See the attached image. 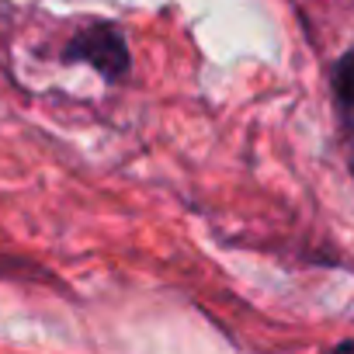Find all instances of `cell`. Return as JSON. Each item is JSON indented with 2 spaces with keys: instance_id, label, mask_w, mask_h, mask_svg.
<instances>
[{
  "instance_id": "obj_1",
  "label": "cell",
  "mask_w": 354,
  "mask_h": 354,
  "mask_svg": "<svg viewBox=\"0 0 354 354\" xmlns=\"http://www.w3.org/2000/svg\"><path fill=\"white\" fill-rule=\"evenodd\" d=\"M66 59H80V63H91L101 77H118L129 70V49L122 42V35L108 25H91L84 28L70 49H66Z\"/></svg>"
},
{
  "instance_id": "obj_2",
  "label": "cell",
  "mask_w": 354,
  "mask_h": 354,
  "mask_svg": "<svg viewBox=\"0 0 354 354\" xmlns=\"http://www.w3.org/2000/svg\"><path fill=\"white\" fill-rule=\"evenodd\" d=\"M333 84H337V94H340L347 104H354V53H347V56L337 63Z\"/></svg>"
}]
</instances>
